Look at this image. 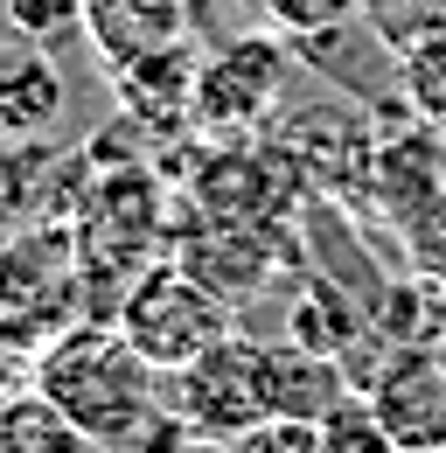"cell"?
I'll return each instance as SVG.
<instances>
[{"label":"cell","mask_w":446,"mask_h":453,"mask_svg":"<svg viewBox=\"0 0 446 453\" xmlns=\"http://www.w3.org/2000/svg\"><path fill=\"white\" fill-rule=\"evenodd\" d=\"M35 384L112 453H174L188 426L161 397V370L119 335V321H70L35 349Z\"/></svg>","instance_id":"1"},{"label":"cell","mask_w":446,"mask_h":453,"mask_svg":"<svg viewBox=\"0 0 446 453\" xmlns=\"http://www.w3.org/2000/svg\"><path fill=\"white\" fill-rule=\"evenodd\" d=\"M112 321L167 377V370L196 363L203 349H217L223 335H237V300H223L217 286L203 273H188L181 258H161V265L133 273V286L112 307Z\"/></svg>","instance_id":"2"},{"label":"cell","mask_w":446,"mask_h":453,"mask_svg":"<svg viewBox=\"0 0 446 453\" xmlns=\"http://www.w3.org/2000/svg\"><path fill=\"white\" fill-rule=\"evenodd\" d=\"M293 42L279 28H244L223 35L196 70V133L203 140H251L286 112V84H293Z\"/></svg>","instance_id":"3"},{"label":"cell","mask_w":446,"mask_h":453,"mask_svg":"<svg viewBox=\"0 0 446 453\" xmlns=\"http://www.w3.org/2000/svg\"><path fill=\"white\" fill-rule=\"evenodd\" d=\"M77 237L70 224L42 217L35 230H7L0 237V342L14 349H42L56 328L77 321Z\"/></svg>","instance_id":"4"},{"label":"cell","mask_w":446,"mask_h":453,"mask_svg":"<svg viewBox=\"0 0 446 453\" xmlns=\"http://www.w3.org/2000/svg\"><path fill=\"white\" fill-rule=\"evenodd\" d=\"M188 196L203 224H286L293 210H307V174L293 168V154L273 133H251V140H217L196 161Z\"/></svg>","instance_id":"5"},{"label":"cell","mask_w":446,"mask_h":453,"mask_svg":"<svg viewBox=\"0 0 446 453\" xmlns=\"http://www.w3.org/2000/svg\"><path fill=\"white\" fill-rule=\"evenodd\" d=\"M161 397L174 404V418L188 433H210V440H244V433H258L273 418L265 384H258V342H244V335H223L196 363L167 370Z\"/></svg>","instance_id":"6"},{"label":"cell","mask_w":446,"mask_h":453,"mask_svg":"<svg viewBox=\"0 0 446 453\" xmlns=\"http://www.w3.org/2000/svg\"><path fill=\"white\" fill-rule=\"evenodd\" d=\"M196 70H203V50L196 35H174L161 50H140V57L112 63V98L126 126H147V133H196Z\"/></svg>","instance_id":"7"},{"label":"cell","mask_w":446,"mask_h":453,"mask_svg":"<svg viewBox=\"0 0 446 453\" xmlns=\"http://www.w3.org/2000/svg\"><path fill=\"white\" fill-rule=\"evenodd\" d=\"M370 404H377L397 453H440L446 447V356L390 349L384 370L370 377Z\"/></svg>","instance_id":"8"},{"label":"cell","mask_w":446,"mask_h":453,"mask_svg":"<svg viewBox=\"0 0 446 453\" xmlns=\"http://www.w3.org/2000/svg\"><path fill=\"white\" fill-rule=\"evenodd\" d=\"M258 384H265V411L273 418H321L334 397L349 391L342 356L300 349V342H258Z\"/></svg>","instance_id":"9"},{"label":"cell","mask_w":446,"mask_h":453,"mask_svg":"<svg viewBox=\"0 0 446 453\" xmlns=\"http://www.w3.org/2000/svg\"><path fill=\"white\" fill-rule=\"evenodd\" d=\"M70 112V84L50 50H14L0 63V140H50V126Z\"/></svg>","instance_id":"10"},{"label":"cell","mask_w":446,"mask_h":453,"mask_svg":"<svg viewBox=\"0 0 446 453\" xmlns=\"http://www.w3.org/2000/svg\"><path fill=\"white\" fill-rule=\"evenodd\" d=\"M174 35H188V0H84V42L98 50L105 70Z\"/></svg>","instance_id":"11"},{"label":"cell","mask_w":446,"mask_h":453,"mask_svg":"<svg viewBox=\"0 0 446 453\" xmlns=\"http://www.w3.org/2000/svg\"><path fill=\"white\" fill-rule=\"evenodd\" d=\"M0 453H98V440L42 384H21L0 404Z\"/></svg>","instance_id":"12"},{"label":"cell","mask_w":446,"mask_h":453,"mask_svg":"<svg viewBox=\"0 0 446 453\" xmlns=\"http://www.w3.org/2000/svg\"><path fill=\"white\" fill-rule=\"evenodd\" d=\"M363 335V314H356V293H342V286L314 280L293 293V307H286V342H300V349H321V356H342V349H356Z\"/></svg>","instance_id":"13"},{"label":"cell","mask_w":446,"mask_h":453,"mask_svg":"<svg viewBox=\"0 0 446 453\" xmlns=\"http://www.w3.org/2000/svg\"><path fill=\"white\" fill-rule=\"evenodd\" d=\"M397 77H404V105L446 126V7L397 42Z\"/></svg>","instance_id":"14"},{"label":"cell","mask_w":446,"mask_h":453,"mask_svg":"<svg viewBox=\"0 0 446 453\" xmlns=\"http://www.w3.org/2000/svg\"><path fill=\"white\" fill-rule=\"evenodd\" d=\"M314 433H321V453H397L384 418H377V404H370V391H356V384L314 418Z\"/></svg>","instance_id":"15"},{"label":"cell","mask_w":446,"mask_h":453,"mask_svg":"<svg viewBox=\"0 0 446 453\" xmlns=\"http://www.w3.org/2000/svg\"><path fill=\"white\" fill-rule=\"evenodd\" d=\"M56 154L42 140H7L0 147V237L7 230H21V217L35 210V196H42V168H50Z\"/></svg>","instance_id":"16"},{"label":"cell","mask_w":446,"mask_h":453,"mask_svg":"<svg viewBox=\"0 0 446 453\" xmlns=\"http://www.w3.org/2000/svg\"><path fill=\"white\" fill-rule=\"evenodd\" d=\"M390 230H397L404 258H411L426 280H446V188H433L426 203H411Z\"/></svg>","instance_id":"17"},{"label":"cell","mask_w":446,"mask_h":453,"mask_svg":"<svg viewBox=\"0 0 446 453\" xmlns=\"http://www.w3.org/2000/svg\"><path fill=\"white\" fill-rule=\"evenodd\" d=\"M7 14H14L21 42H35L50 57H63L70 42H84V0H7Z\"/></svg>","instance_id":"18"},{"label":"cell","mask_w":446,"mask_h":453,"mask_svg":"<svg viewBox=\"0 0 446 453\" xmlns=\"http://www.w3.org/2000/svg\"><path fill=\"white\" fill-rule=\"evenodd\" d=\"M356 14H363V0H258V21L279 28L286 42H293V35H321V28L356 21Z\"/></svg>","instance_id":"19"},{"label":"cell","mask_w":446,"mask_h":453,"mask_svg":"<svg viewBox=\"0 0 446 453\" xmlns=\"http://www.w3.org/2000/svg\"><path fill=\"white\" fill-rule=\"evenodd\" d=\"M237 453H321V433L307 418H265L258 433H244Z\"/></svg>","instance_id":"20"},{"label":"cell","mask_w":446,"mask_h":453,"mask_svg":"<svg viewBox=\"0 0 446 453\" xmlns=\"http://www.w3.org/2000/svg\"><path fill=\"white\" fill-rule=\"evenodd\" d=\"M363 14H370V28H384L390 42H404L419 21L440 14V0H363Z\"/></svg>","instance_id":"21"},{"label":"cell","mask_w":446,"mask_h":453,"mask_svg":"<svg viewBox=\"0 0 446 453\" xmlns=\"http://www.w3.org/2000/svg\"><path fill=\"white\" fill-rule=\"evenodd\" d=\"M21 384H35V356H28V349H14V342H0V404L21 391Z\"/></svg>","instance_id":"22"},{"label":"cell","mask_w":446,"mask_h":453,"mask_svg":"<svg viewBox=\"0 0 446 453\" xmlns=\"http://www.w3.org/2000/svg\"><path fill=\"white\" fill-rule=\"evenodd\" d=\"M14 50H28V42H21V28H14V14H7V0H0V63L14 57Z\"/></svg>","instance_id":"23"},{"label":"cell","mask_w":446,"mask_h":453,"mask_svg":"<svg viewBox=\"0 0 446 453\" xmlns=\"http://www.w3.org/2000/svg\"><path fill=\"white\" fill-rule=\"evenodd\" d=\"M174 453H237V440H210V433H188Z\"/></svg>","instance_id":"24"},{"label":"cell","mask_w":446,"mask_h":453,"mask_svg":"<svg viewBox=\"0 0 446 453\" xmlns=\"http://www.w3.org/2000/svg\"><path fill=\"white\" fill-rule=\"evenodd\" d=\"M237 7H244V14H258V0H237Z\"/></svg>","instance_id":"25"},{"label":"cell","mask_w":446,"mask_h":453,"mask_svg":"<svg viewBox=\"0 0 446 453\" xmlns=\"http://www.w3.org/2000/svg\"><path fill=\"white\" fill-rule=\"evenodd\" d=\"M440 453H446V447H440Z\"/></svg>","instance_id":"26"}]
</instances>
